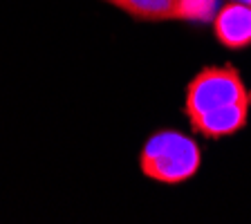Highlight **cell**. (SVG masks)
I'll return each instance as SVG.
<instances>
[{
    "mask_svg": "<svg viewBox=\"0 0 251 224\" xmlns=\"http://www.w3.org/2000/svg\"><path fill=\"white\" fill-rule=\"evenodd\" d=\"M202 166V148L186 132L175 128L155 130L139 150V171L151 182L179 186L193 179Z\"/></svg>",
    "mask_w": 251,
    "mask_h": 224,
    "instance_id": "6da1fadb",
    "label": "cell"
},
{
    "mask_svg": "<svg viewBox=\"0 0 251 224\" xmlns=\"http://www.w3.org/2000/svg\"><path fill=\"white\" fill-rule=\"evenodd\" d=\"M240 103L251 105V92L245 85L240 70L233 63L202 68L186 83V92H184L186 119Z\"/></svg>",
    "mask_w": 251,
    "mask_h": 224,
    "instance_id": "7a4b0ae2",
    "label": "cell"
},
{
    "mask_svg": "<svg viewBox=\"0 0 251 224\" xmlns=\"http://www.w3.org/2000/svg\"><path fill=\"white\" fill-rule=\"evenodd\" d=\"M141 23H211L215 0H103Z\"/></svg>",
    "mask_w": 251,
    "mask_h": 224,
    "instance_id": "3957f363",
    "label": "cell"
},
{
    "mask_svg": "<svg viewBox=\"0 0 251 224\" xmlns=\"http://www.w3.org/2000/svg\"><path fill=\"white\" fill-rule=\"evenodd\" d=\"M213 34L226 50H247L251 47V5L229 0L213 16Z\"/></svg>",
    "mask_w": 251,
    "mask_h": 224,
    "instance_id": "277c9868",
    "label": "cell"
},
{
    "mask_svg": "<svg viewBox=\"0 0 251 224\" xmlns=\"http://www.w3.org/2000/svg\"><path fill=\"white\" fill-rule=\"evenodd\" d=\"M249 108L251 105H226V108L213 110V112H204L200 117L188 119L191 130L204 139H222V137L238 135L245 130L247 121H249Z\"/></svg>",
    "mask_w": 251,
    "mask_h": 224,
    "instance_id": "5b68a950",
    "label": "cell"
},
{
    "mask_svg": "<svg viewBox=\"0 0 251 224\" xmlns=\"http://www.w3.org/2000/svg\"><path fill=\"white\" fill-rule=\"evenodd\" d=\"M235 2H245V5H251V0H235Z\"/></svg>",
    "mask_w": 251,
    "mask_h": 224,
    "instance_id": "8992f818",
    "label": "cell"
}]
</instances>
